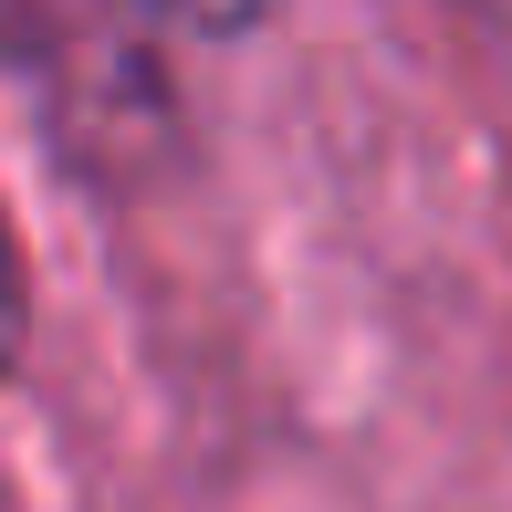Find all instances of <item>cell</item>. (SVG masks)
I'll return each mask as SVG.
<instances>
[{
	"instance_id": "1",
	"label": "cell",
	"mask_w": 512,
	"mask_h": 512,
	"mask_svg": "<svg viewBox=\"0 0 512 512\" xmlns=\"http://www.w3.org/2000/svg\"><path fill=\"white\" fill-rule=\"evenodd\" d=\"M492 42H502V53H512V11H492Z\"/></svg>"
}]
</instances>
